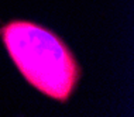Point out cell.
Wrapping results in <instances>:
<instances>
[{"mask_svg": "<svg viewBox=\"0 0 134 117\" xmlns=\"http://www.w3.org/2000/svg\"><path fill=\"white\" fill-rule=\"evenodd\" d=\"M0 42L14 68L42 96L66 104L78 92L83 68L52 28L28 19L0 23Z\"/></svg>", "mask_w": 134, "mask_h": 117, "instance_id": "6da1fadb", "label": "cell"}]
</instances>
